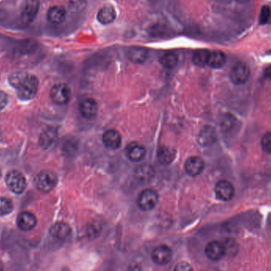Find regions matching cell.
Returning <instances> with one entry per match:
<instances>
[{"mask_svg": "<svg viewBox=\"0 0 271 271\" xmlns=\"http://www.w3.org/2000/svg\"><path fill=\"white\" fill-rule=\"evenodd\" d=\"M9 83L17 90V95L21 100L33 99L38 93L39 81L35 75L23 71L11 74Z\"/></svg>", "mask_w": 271, "mask_h": 271, "instance_id": "obj_1", "label": "cell"}, {"mask_svg": "<svg viewBox=\"0 0 271 271\" xmlns=\"http://www.w3.org/2000/svg\"><path fill=\"white\" fill-rule=\"evenodd\" d=\"M34 186L42 193H49L57 186L58 177L50 170H43L34 179Z\"/></svg>", "mask_w": 271, "mask_h": 271, "instance_id": "obj_2", "label": "cell"}, {"mask_svg": "<svg viewBox=\"0 0 271 271\" xmlns=\"http://www.w3.org/2000/svg\"><path fill=\"white\" fill-rule=\"evenodd\" d=\"M6 186L15 194H20L23 193V191L26 188V180L23 174L20 171L16 170H12L9 171L6 175Z\"/></svg>", "mask_w": 271, "mask_h": 271, "instance_id": "obj_3", "label": "cell"}, {"mask_svg": "<svg viewBox=\"0 0 271 271\" xmlns=\"http://www.w3.org/2000/svg\"><path fill=\"white\" fill-rule=\"evenodd\" d=\"M39 0H23L20 8L22 21L29 24L34 21L39 11Z\"/></svg>", "mask_w": 271, "mask_h": 271, "instance_id": "obj_4", "label": "cell"}, {"mask_svg": "<svg viewBox=\"0 0 271 271\" xmlns=\"http://www.w3.org/2000/svg\"><path fill=\"white\" fill-rule=\"evenodd\" d=\"M250 71L246 63L238 62L230 71V79L235 85H243L248 82Z\"/></svg>", "mask_w": 271, "mask_h": 271, "instance_id": "obj_5", "label": "cell"}, {"mask_svg": "<svg viewBox=\"0 0 271 271\" xmlns=\"http://www.w3.org/2000/svg\"><path fill=\"white\" fill-rule=\"evenodd\" d=\"M158 201L157 191L153 189L143 190L138 197L137 204L142 210L149 211L154 209Z\"/></svg>", "mask_w": 271, "mask_h": 271, "instance_id": "obj_6", "label": "cell"}, {"mask_svg": "<svg viewBox=\"0 0 271 271\" xmlns=\"http://www.w3.org/2000/svg\"><path fill=\"white\" fill-rule=\"evenodd\" d=\"M50 97L56 104H66L71 99V88H69L67 84H57L52 88Z\"/></svg>", "mask_w": 271, "mask_h": 271, "instance_id": "obj_7", "label": "cell"}, {"mask_svg": "<svg viewBox=\"0 0 271 271\" xmlns=\"http://www.w3.org/2000/svg\"><path fill=\"white\" fill-rule=\"evenodd\" d=\"M215 194L219 200L227 202L233 198L235 194V187L229 181L221 180L216 184Z\"/></svg>", "mask_w": 271, "mask_h": 271, "instance_id": "obj_8", "label": "cell"}, {"mask_svg": "<svg viewBox=\"0 0 271 271\" xmlns=\"http://www.w3.org/2000/svg\"><path fill=\"white\" fill-rule=\"evenodd\" d=\"M173 256L172 250L166 245L158 246L153 250L152 259L156 264L159 266L166 265L171 262Z\"/></svg>", "mask_w": 271, "mask_h": 271, "instance_id": "obj_9", "label": "cell"}, {"mask_svg": "<svg viewBox=\"0 0 271 271\" xmlns=\"http://www.w3.org/2000/svg\"><path fill=\"white\" fill-rule=\"evenodd\" d=\"M204 253L207 258L210 260L219 261L226 255V250L223 243L213 240L207 244Z\"/></svg>", "mask_w": 271, "mask_h": 271, "instance_id": "obj_10", "label": "cell"}, {"mask_svg": "<svg viewBox=\"0 0 271 271\" xmlns=\"http://www.w3.org/2000/svg\"><path fill=\"white\" fill-rule=\"evenodd\" d=\"M58 138L57 130L53 127H48L43 130L40 135L39 143L43 149H49L54 146Z\"/></svg>", "mask_w": 271, "mask_h": 271, "instance_id": "obj_11", "label": "cell"}, {"mask_svg": "<svg viewBox=\"0 0 271 271\" xmlns=\"http://www.w3.org/2000/svg\"><path fill=\"white\" fill-rule=\"evenodd\" d=\"M79 111L84 118L91 120L98 113V103L93 98H86L79 105Z\"/></svg>", "mask_w": 271, "mask_h": 271, "instance_id": "obj_12", "label": "cell"}, {"mask_svg": "<svg viewBox=\"0 0 271 271\" xmlns=\"http://www.w3.org/2000/svg\"><path fill=\"white\" fill-rule=\"evenodd\" d=\"M125 154L130 160L137 162L145 157L146 149L137 142H132L125 148Z\"/></svg>", "mask_w": 271, "mask_h": 271, "instance_id": "obj_13", "label": "cell"}, {"mask_svg": "<svg viewBox=\"0 0 271 271\" xmlns=\"http://www.w3.org/2000/svg\"><path fill=\"white\" fill-rule=\"evenodd\" d=\"M37 218L30 212H22L17 217V226L23 231H30L37 225Z\"/></svg>", "mask_w": 271, "mask_h": 271, "instance_id": "obj_14", "label": "cell"}, {"mask_svg": "<svg viewBox=\"0 0 271 271\" xmlns=\"http://www.w3.org/2000/svg\"><path fill=\"white\" fill-rule=\"evenodd\" d=\"M155 171L151 165L143 164L136 167L135 170V179L140 184L150 182L154 178Z\"/></svg>", "mask_w": 271, "mask_h": 271, "instance_id": "obj_15", "label": "cell"}, {"mask_svg": "<svg viewBox=\"0 0 271 271\" xmlns=\"http://www.w3.org/2000/svg\"><path fill=\"white\" fill-rule=\"evenodd\" d=\"M204 168V160L201 157H191L185 163V170L188 175L197 176L203 172Z\"/></svg>", "mask_w": 271, "mask_h": 271, "instance_id": "obj_16", "label": "cell"}, {"mask_svg": "<svg viewBox=\"0 0 271 271\" xmlns=\"http://www.w3.org/2000/svg\"><path fill=\"white\" fill-rule=\"evenodd\" d=\"M105 146L110 149H117L121 144V136L115 130H109L105 132L102 136Z\"/></svg>", "mask_w": 271, "mask_h": 271, "instance_id": "obj_17", "label": "cell"}, {"mask_svg": "<svg viewBox=\"0 0 271 271\" xmlns=\"http://www.w3.org/2000/svg\"><path fill=\"white\" fill-rule=\"evenodd\" d=\"M71 227L63 221L55 223L49 230L52 237L61 240L67 239L71 235Z\"/></svg>", "mask_w": 271, "mask_h": 271, "instance_id": "obj_18", "label": "cell"}, {"mask_svg": "<svg viewBox=\"0 0 271 271\" xmlns=\"http://www.w3.org/2000/svg\"><path fill=\"white\" fill-rule=\"evenodd\" d=\"M217 133L214 129L209 125L204 126L198 135V143L202 146H209L217 140Z\"/></svg>", "mask_w": 271, "mask_h": 271, "instance_id": "obj_19", "label": "cell"}, {"mask_svg": "<svg viewBox=\"0 0 271 271\" xmlns=\"http://www.w3.org/2000/svg\"><path fill=\"white\" fill-rule=\"evenodd\" d=\"M128 58L135 64H142L145 62L148 57V51L147 48L140 46H134L128 50Z\"/></svg>", "mask_w": 271, "mask_h": 271, "instance_id": "obj_20", "label": "cell"}, {"mask_svg": "<svg viewBox=\"0 0 271 271\" xmlns=\"http://www.w3.org/2000/svg\"><path fill=\"white\" fill-rule=\"evenodd\" d=\"M116 16H117V14H116L114 7L111 5H106V6H102L98 11L97 19H98V22L103 25H108L114 21Z\"/></svg>", "mask_w": 271, "mask_h": 271, "instance_id": "obj_21", "label": "cell"}, {"mask_svg": "<svg viewBox=\"0 0 271 271\" xmlns=\"http://www.w3.org/2000/svg\"><path fill=\"white\" fill-rule=\"evenodd\" d=\"M67 12L65 7L61 6H53L49 8L47 13V19L52 24L58 25L65 21Z\"/></svg>", "mask_w": 271, "mask_h": 271, "instance_id": "obj_22", "label": "cell"}, {"mask_svg": "<svg viewBox=\"0 0 271 271\" xmlns=\"http://www.w3.org/2000/svg\"><path fill=\"white\" fill-rule=\"evenodd\" d=\"M176 156V152L174 148L168 146H162L157 152V158L158 162L163 165H168L173 162Z\"/></svg>", "mask_w": 271, "mask_h": 271, "instance_id": "obj_23", "label": "cell"}, {"mask_svg": "<svg viewBox=\"0 0 271 271\" xmlns=\"http://www.w3.org/2000/svg\"><path fill=\"white\" fill-rule=\"evenodd\" d=\"M226 61H227V57L223 52L219 50L212 51L209 52L207 65L213 68H221L225 66Z\"/></svg>", "mask_w": 271, "mask_h": 271, "instance_id": "obj_24", "label": "cell"}, {"mask_svg": "<svg viewBox=\"0 0 271 271\" xmlns=\"http://www.w3.org/2000/svg\"><path fill=\"white\" fill-rule=\"evenodd\" d=\"M236 125V118L235 116L231 113H226L222 115L220 121V126L222 131L225 133L231 131L233 130Z\"/></svg>", "mask_w": 271, "mask_h": 271, "instance_id": "obj_25", "label": "cell"}, {"mask_svg": "<svg viewBox=\"0 0 271 271\" xmlns=\"http://www.w3.org/2000/svg\"><path fill=\"white\" fill-rule=\"evenodd\" d=\"M160 64L166 68L171 69L176 67L179 62L177 55L173 52H169L163 55L160 58Z\"/></svg>", "mask_w": 271, "mask_h": 271, "instance_id": "obj_26", "label": "cell"}, {"mask_svg": "<svg viewBox=\"0 0 271 271\" xmlns=\"http://www.w3.org/2000/svg\"><path fill=\"white\" fill-rule=\"evenodd\" d=\"M209 52L210 51L207 49H200L195 52L193 57V62L198 66H204L208 63V59H209Z\"/></svg>", "mask_w": 271, "mask_h": 271, "instance_id": "obj_27", "label": "cell"}, {"mask_svg": "<svg viewBox=\"0 0 271 271\" xmlns=\"http://www.w3.org/2000/svg\"><path fill=\"white\" fill-rule=\"evenodd\" d=\"M14 210L12 202L6 198H0V216H6Z\"/></svg>", "mask_w": 271, "mask_h": 271, "instance_id": "obj_28", "label": "cell"}, {"mask_svg": "<svg viewBox=\"0 0 271 271\" xmlns=\"http://www.w3.org/2000/svg\"><path fill=\"white\" fill-rule=\"evenodd\" d=\"M259 23L261 25L271 24V9L268 6H263L261 8L259 15Z\"/></svg>", "mask_w": 271, "mask_h": 271, "instance_id": "obj_29", "label": "cell"}, {"mask_svg": "<svg viewBox=\"0 0 271 271\" xmlns=\"http://www.w3.org/2000/svg\"><path fill=\"white\" fill-rule=\"evenodd\" d=\"M87 6L86 0H70L69 9L74 13H79L84 11Z\"/></svg>", "mask_w": 271, "mask_h": 271, "instance_id": "obj_30", "label": "cell"}, {"mask_svg": "<svg viewBox=\"0 0 271 271\" xmlns=\"http://www.w3.org/2000/svg\"><path fill=\"white\" fill-rule=\"evenodd\" d=\"M261 147L266 153L271 154V132H268L261 139Z\"/></svg>", "mask_w": 271, "mask_h": 271, "instance_id": "obj_31", "label": "cell"}, {"mask_svg": "<svg viewBox=\"0 0 271 271\" xmlns=\"http://www.w3.org/2000/svg\"><path fill=\"white\" fill-rule=\"evenodd\" d=\"M225 250H226V254L229 255H234L236 254L238 251V245L233 240H226V242L223 243Z\"/></svg>", "mask_w": 271, "mask_h": 271, "instance_id": "obj_32", "label": "cell"}, {"mask_svg": "<svg viewBox=\"0 0 271 271\" xmlns=\"http://www.w3.org/2000/svg\"><path fill=\"white\" fill-rule=\"evenodd\" d=\"M173 271H194L191 266L186 262H180L175 266Z\"/></svg>", "mask_w": 271, "mask_h": 271, "instance_id": "obj_33", "label": "cell"}, {"mask_svg": "<svg viewBox=\"0 0 271 271\" xmlns=\"http://www.w3.org/2000/svg\"><path fill=\"white\" fill-rule=\"evenodd\" d=\"M8 103V95L5 92L0 90V111L6 107Z\"/></svg>", "mask_w": 271, "mask_h": 271, "instance_id": "obj_34", "label": "cell"}, {"mask_svg": "<svg viewBox=\"0 0 271 271\" xmlns=\"http://www.w3.org/2000/svg\"><path fill=\"white\" fill-rule=\"evenodd\" d=\"M1 139H2V134H1V131H0V141H1Z\"/></svg>", "mask_w": 271, "mask_h": 271, "instance_id": "obj_35", "label": "cell"}, {"mask_svg": "<svg viewBox=\"0 0 271 271\" xmlns=\"http://www.w3.org/2000/svg\"><path fill=\"white\" fill-rule=\"evenodd\" d=\"M2 176V172H1V170H0V178Z\"/></svg>", "mask_w": 271, "mask_h": 271, "instance_id": "obj_36", "label": "cell"}]
</instances>
